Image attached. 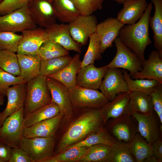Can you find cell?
Here are the masks:
<instances>
[{
  "mask_svg": "<svg viewBox=\"0 0 162 162\" xmlns=\"http://www.w3.org/2000/svg\"><path fill=\"white\" fill-rule=\"evenodd\" d=\"M122 70L123 78L126 82L129 90L131 92H139L149 94L154 88L160 84L154 80L131 79L126 70Z\"/></svg>",
  "mask_w": 162,
  "mask_h": 162,
  "instance_id": "32",
  "label": "cell"
},
{
  "mask_svg": "<svg viewBox=\"0 0 162 162\" xmlns=\"http://www.w3.org/2000/svg\"><path fill=\"white\" fill-rule=\"evenodd\" d=\"M4 0H0V3L2 2Z\"/></svg>",
  "mask_w": 162,
  "mask_h": 162,
  "instance_id": "50",
  "label": "cell"
},
{
  "mask_svg": "<svg viewBox=\"0 0 162 162\" xmlns=\"http://www.w3.org/2000/svg\"><path fill=\"white\" fill-rule=\"evenodd\" d=\"M60 112L58 105L52 102L36 110L24 118V127H29L43 121L53 118Z\"/></svg>",
  "mask_w": 162,
  "mask_h": 162,
  "instance_id": "28",
  "label": "cell"
},
{
  "mask_svg": "<svg viewBox=\"0 0 162 162\" xmlns=\"http://www.w3.org/2000/svg\"><path fill=\"white\" fill-rule=\"evenodd\" d=\"M117 52L112 60L106 66L108 68H118L127 70L130 76L141 70L142 62L121 41L118 37L114 40Z\"/></svg>",
  "mask_w": 162,
  "mask_h": 162,
  "instance_id": "8",
  "label": "cell"
},
{
  "mask_svg": "<svg viewBox=\"0 0 162 162\" xmlns=\"http://www.w3.org/2000/svg\"><path fill=\"white\" fill-rule=\"evenodd\" d=\"M28 5L37 25L46 28L56 23L57 18L50 0H31Z\"/></svg>",
  "mask_w": 162,
  "mask_h": 162,
  "instance_id": "13",
  "label": "cell"
},
{
  "mask_svg": "<svg viewBox=\"0 0 162 162\" xmlns=\"http://www.w3.org/2000/svg\"><path fill=\"white\" fill-rule=\"evenodd\" d=\"M116 141L103 127L84 140L67 147L63 151L72 147L79 146L89 147L100 143L106 144L111 146Z\"/></svg>",
  "mask_w": 162,
  "mask_h": 162,
  "instance_id": "33",
  "label": "cell"
},
{
  "mask_svg": "<svg viewBox=\"0 0 162 162\" xmlns=\"http://www.w3.org/2000/svg\"><path fill=\"white\" fill-rule=\"evenodd\" d=\"M52 3L57 18L63 23H69L81 14L70 0H52Z\"/></svg>",
  "mask_w": 162,
  "mask_h": 162,
  "instance_id": "27",
  "label": "cell"
},
{
  "mask_svg": "<svg viewBox=\"0 0 162 162\" xmlns=\"http://www.w3.org/2000/svg\"><path fill=\"white\" fill-rule=\"evenodd\" d=\"M108 68L106 65L96 67L94 64L81 67L76 75V86L98 90Z\"/></svg>",
  "mask_w": 162,
  "mask_h": 162,
  "instance_id": "19",
  "label": "cell"
},
{
  "mask_svg": "<svg viewBox=\"0 0 162 162\" xmlns=\"http://www.w3.org/2000/svg\"><path fill=\"white\" fill-rule=\"evenodd\" d=\"M142 66L141 71L129 76L131 79L154 80L162 84V56L157 50L151 52Z\"/></svg>",
  "mask_w": 162,
  "mask_h": 162,
  "instance_id": "20",
  "label": "cell"
},
{
  "mask_svg": "<svg viewBox=\"0 0 162 162\" xmlns=\"http://www.w3.org/2000/svg\"><path fill=\"white\" fill-rule=\"evenodd\" d=\"M22 37V35L15 33L0 31V50H6L17 52Z\"/></svg>",
  "mask_w": 162,
  "mask_h": 162,
  "instance_id": "40",
  "label": "cell"
},
{
  "mask_svg": "<svg viewBox=\"0 0 162 162\" xmlns=\"http://www.w3.org/2000/svg\"><path fill=\"white\" fill-rule=\"evenodd\" d=\"M89 147H72L46 160L44 162H78L87 152Z\"/></svg>",
  "mask_w": 162,
  "mask_h": 162,
  "instance_id": "37",
  "label": "cell"
},
{
  "mask_svg": "<svg viewBox=\"0 0 162 162\" xmlns=\"http://www.w3.org/2000/svg\"><path fill=\"white\" fill-rule=\"evenodd\" d=\"M21 35L17 54L37 55L41 45L48 39L46 29L40 27L25 30Z\"/></svg>",
  "mask_w": 162,
  "mask_h": 162,
  "instance_id": "12",
  "label": "cell"
},
{
  "mask_svg": "<svg viewBox=\"0 0 162 162\" xmlns=\"http://www.w3.org/2000/svg\"><path fill=\"white\" fill-rule=\"evenodd\" d=\"M0 162H2V161L0 160Z\"/></svg>",
  "mask_w": 162,
  "mask_h": 162,
  "instance_id": "51",
  "label": "cell"
},
{
  "mask_svg": "<svg viewBox=\"0 0 162 162\" xmlns=\"http://www.w3.org/2000/svg\"><path fill=\"white\" fill-rule=\"evenodd\" d=\"M149 94L152 99L154 110L162 125V84L156 87Z\"/></svg>",
  "mask_w": 162,
  "mask_h": 162,
  "instance_id": "43",
  "label": "cell"
},
{
  "mask_svg": "<svg viewBox=\"0 0 162 162\" xmlns=\"http://www.w3.org/2000/svg\"><path fill=\"white\" fill-rule=\"evenodd\" d=\"M4 96L0 92V106L3 105L5 101Z\"/></svg>",
  "mask_w": 162,
  "mask_h": 162,
  "instance_id": "48",
  "label": "cell"
},
{
  "mask_svg": "<svg viewBox=\"0 0 162 162\" xmlns=\"http://www.w3.org/2000/svg\"><path fill=\"white\" fill-rule=\"evenodd\" d=\"M8 162H32L26 152L21 147L12 148Z\"/></svg>",
  "mask_w": 162,
  "mask_h": 162,
  "instance_id": "45",
  "label": "cell"
},
{
  "mask_svg": "<svg viewBox=\"0 0 162 162\" xmlns=\"http://www.w3.org/2000/svg\"><path fill=\"white\" fill-rule=\"evenodd\" d=\"M117 14V19L124 25L134 24L142 16L148 7L146 0H127Z\"/></svg>",
  "mask_w": 162,
  "mask_h": 162,
  "instance_id": "23",
  "label": "cell"
},
{
  "mask_svg": "<svg viewBox=\"0 0 162 162\" xmlns=\"http://www.w3.org/2000/svg\"><path fill=\"white\" fill-rule=\"evenodd\" d=\"M12 148L0 141V160L2 162H8L11 155Z\"/></svg>",
  "mask_w": 162,
  "mask_h": 162,
  "instance_id": "46",
  "label": "cell"
},
{
  "mask_svg": "<svg viewBox=\"0 0 162 162\" xmlns=\"http://www.w3.org/2000/svg\"><path fill=\"white\" fill-rule=\"evenodd\" d=\"M124 25L116 18L110 17L97 25L95 33L100 42L102 54L113 46V43L118 36L119 31Z\"/></svg>",
  "mask_w": 162,
  "mask_h": 162,
  "instance_id": "16",
  "label": "cell"
},
{
  "mask_svg": "<svg viewBox=\"0 0 162 162\" xmlns=\"http://www.w3.org/2000/svg\"><path fill=\"white\" fill-rule=\"evenodd\" d=\"M111 150L110 146L100 143L89 147L86 154L78 162H106Z\"/></svg>",
  "mask_w": 162,
  "mask_h": 162,
  "instance_id": "31",
  "label": "cell"
},
{
  "mask_svg": "<svg viewBox=\"0 0 162 162\" xmlns=\"http://www.w3.org/2000/svg\"><path fill=\"white\" fill-rule=\"evenodd\" d=\"M55 144L54 137L23 136L20 147L26 152L32 162H44L52 156Z\"/></svg>",
  "mask_w": 162,
  "mask_h": 162,
  "instance_id": "7",
  "label": "cell"
},
{
  "mask_svg": "<svg viewBox=\"0 0 162 162\" xmlns=\"http://www.w3.org/2000/svg\"><path fill=\"white\" fill-rule=\"evenodd\" d=\"M153 8L152 2L148 4L142 16L136 23L124 25L120 29L118 37L122 42L135 54L143 62L146 47L152 41L149 32V20Z\"/></svg>",
  "mask_w": 162,
  "mask_h": 162,
  "instance_id": "2",
  "label": "cell"
},
{
  "mask_svg": "<svg viewBox=\"0 0 162 162\" xmlns=\"http://www.w3.org/2000/svg\"><path fill=\"white\" fill-rule=\"evenodd\" d=\"M0 68L14 75L20 76L17 54L8 50H0Z\"/></svg>",
  "mask_w": 162,
  "mask_h": 162,
  "instance_id": "38",
  "label": "cell"
},
{
  "mask_svg": "<svg viewBox=\"0 0 162 162\" xmlns=\"http://www.w3.org/2000/svg\"><path fill=\"white\" fill-rule=\"evenodd\" d=\"M31 0H4L0 3V15L9 14L28 5Z\"/></svg>",
  "mask_w": 162,
  "mask_h": 162,
  "instance_id": "44",
  "label": "cell"
},
{
  "mask_svg": "<svg viewBox=\"0 0 162 162\" xmlns=\"http://www.w3.org/2000/svg\"><path fill=\"white\" fill-rule=\"evenodd\" d=\"M154 112L141 114L132 111L130 114L138 122L140 134L150 145L161 138L160 128Z\"/></svg>",
  "mask_w": 162,
  "mask_h": 162,
  "instance_id": "15",
  "label": "cell"
},
{
  "mask_svg": "<svg viewBox=\"0 0 162 162\" xmlns=\"http://www.w3.org/2000/svg\"><path fill=\"white\" fill-rule=\"evenodd\" d=\"M111 147L110 156L106 162H136L128 143L117 140Z\"/></svg>",
  "mask_w": 162,
  "mask_h": 162,
  "instance_id": "36",
  "label": "cell"
},
{
  "mask_svg": "<svg viewBox=\"0 0 162 162\" xmlns=\"http://www.w3.org/2000/svg\"><path fill=\"white\" fill-rule=\"evenodd\" d=\"M129 102L132 111L146 114L154 111L151 97L145 93L131 92Z\"/></svg>",
  "mask_w": 162,
  "mask_h": 162,
  "instance_id": "30",
  "label": "cell"
},
{
  "mask_svg": "<svg viewBox=\"0 0 162 162\" xmlns=\"http://www.w3.org/2000/svg\"><path fill=\"white\" fill-rule=\"evenodd\" d=\"M52 102L46 82V76H38L26 84L24 118L36 110Z\"/></svg>",
  "mask_w": 162,
  "mask_h": 162,
  "instance_id": "3",
  "label": "cell"
},
{
  "mask_svg": "<svg viewBox=\"0 0 162 162\" xmlns=\"http://www.w3.org/2000/svg\"><path fill=\"white\" fill-rule=\"evenodd\" d=\"M113 1H114L118 3L119 4H123V3L125 2V1H126L127 0H112Z\"/></svg>",
  "mask_w": 162,
  "mask_h": 162,
  "instance_id": "49",
  "label": "cell"
},
{
  "mask_svg": "<svg viewBox=\"0 0 162 162\" xmlns=\"http://www.w3.org/2000/svg\"><path fill=\"white\" fill-rule=\"evenodd\" d=\"M103 79L99 89L110 101L118 94L129 91L120 68H108Z\"/></svg>",
  "mask_w": 162,
  "mask_h": 162,
  "instance_id": "9",
  "label": "cell"
},
{
  "mask_svg": "<svg viewBox=\"0 0 162 162\" xmlns=\"http://www.w3.org/2000/svg\"><path fill=\"white\" fill-rule=\"evenodd\" d=\"M109 133L116 140L129 143L138 132L131 115L112 119Z\"/></svg>",
  "mask_w": 162,
  "mask_h": 162,
  "instance_id": "17",
  "label": "cell"
},
{
  "mask_svg": "<svg viewBox=\"0 0 162 162\" xmlns=\"http://www.w3.org/2000/svg\"><path fill=\"white\" fill-rule=\"evenodd\" d=\"M24 107L7 118L0 127V141L12 148L20 147L24 128Z\"/></svg>",
  "mask_w": 162,
  "mask_h": 162,
  "instance_id": "4",
  "label": "cell"
},
{
  "mask_svg": "<svg viewBox=\"0 0 162 162\" xmlns=\"http://www.w3.org/2000/svg\"><path fill=\"white\" fill-rule=\"evenodd\" d=\"M81 62L80 55L76 54L72 58L69 64L62 70L47 77L59 81L70 91L76 86V76L81 68Z\"/></svg>",
  "mask_w": 162,
  "mask_h": 162,
  "instance_id": "24",
  "label": "cell"
},
{
  "mask_svg": "<svg viewBox=\"0 0 162 162\" xmlns=\"http://www.w3.org/2000/svg\"><path fill=\"white\" fill-rule=\"evenodd\" d=\"M153 4L154 13L150 16L149 25L152 29L154 35V46L162 56V0H151Z\"/></svg>",
  "mask_w": 162,
  "mask_h": 162,
  "instance_id": "26",
  "label": "cell"
},
{
  "mask_svg": "<svg viewBox=\"0 0 162 162\" xmlns=\"http://www.w3.org/2000/svg\"><path fill=\"white\" fill-rule=\"evenodd\" d=\"M26 84L14 85L6 90L8 101L4 109L0 112V127L4 120L24 107L26 94Z\"/></svg>",
  "mask_w": 162,
  "mask_h": 162,
  "instance_id": "18",
  "label": "cell"
},
{
  "mask_svg": "<svg viewBox=\"0 0 162 162\" xmlns=\"http://www.w3.org/2000/svg\"><path fill=\"white\" fill-rule=\"evenodd\" d=\"M51 1H52V0H50Z\"/></svg>",
  "mask_w": 162,
  "mask_h": 162,
  "instance_id": "52",
  "label": "cell"
},
{
  "mask_svg": "<svg viewBox=\"0 0 162 162\" xmlns=\"http://www.w3.org/2000/svg\"><path fill=\"white\" fill-rule=\"evenodd\" d=\"M72 59L68 55L41 60L40 75L47 77L57 73L68 65Z\"/></svg>",
  "mask_w": 162,
  "mask_h": 162,
  "instance_id": "34",
  "label": "cell"
},
{
  "mask_svg": "<svg viewBox=\"0 0 162 162\" xmlns=\"http://www.w3.org/2000/svg\"><path fill=\"white\" fill-rule=\"evenodd\" d=\"M20 76L27 82L40 75L41 60L37 55L17 54Z\"/></svg>",
  "mask_w": 162,
  "mask_h": 162,
  "instance_id": "25",
  "label": "cell"
},
{
  "mask_svg": "<svg viewBox=\"0 0 162 162\" xmlns=\"http://www.w3.org/2000/svg\"><path fill=\"white\" fill-rule=\"evenodd\" d=\"M63 117V114L60 112L53 118L43 121L31 126L24 128L23 136L27 138L54 137Z\"/></svg>",
  "mask_w": 162,
  "mask_h": 162,
  "instance_id": "21",
  "label": "cell"
},
{
  "mask_svg": "<svg viewBox=\"0 0 162 162\" xmlns=\"http://www.w3.org/2000/svg\"><path fill=\"white\" fill-rule=\"evenodd\" d=\"M46 82L52 102L59 106L60 112L68 121L71 118L73 109L70 97V91L63 84L52 78L46 77Z\"/></svg>",
  "mask_w": 162,
  "mask_h": 162,
  "instance_id": "11",
  "label": "cell"
},
{
  "mask_svg": "<svg viewBox=\"0 0 162 162\" xmlns=\"http://www.w3.org/2000/svg\"><path fill=\"white\" fill-rule=\"evenodd\" d=\"M104 125L100 109H89L69 126L58 144L57 154L100 130Z\"/></svg>",
  "mask_w": 162,
  "mask_h": 162,
  "instance_id": "1",
  "label": "cell"
},
{
  "mask_svg": "<svg viewBox=\"0 0 162 162\" xmlns=\"http://www.w3.org/2000/svg\"><path fill=\"white\" fill-rule=\"evenodd\" d=\"M70 97L73 110L100 109L110 101L98 90L77 86L70 91Z\"/></svg>",
  "mask_w": 162,
  "mask_h": 162,
  "instance_id": "5",
  "label": "cell"
},
{
  "mask_svg": "<svg viewBox=\"0 0 162 162\" xmlns=\"http://www.w3.org/2000/svg\"><path fill=\"white\" fill-rule=\"evenodd\" d=\"M128 145L136 162H145L154 155L151 145L137 132Z\"/></svg>",
  "mask_w": 162,
  "mask_h": 162,
  "instance_id": "29",
  "label": "cell"
},
{
  "mask_svg": "<svg viewBox=\"0 0 162 162\" xmlns=\"http://www.w3.org/2000/svg\"><path fill=\"white\" fill-rule=\"evenodd\" d=\"M153 155L157 158L158 162L162 161V140L159 138L151 145Z\"/></svg>",
  "mask_w": 162,
  "mask_h": 162,
  "instance_id": "47",
  "label": "cell"
},
{
  "mask_svg": "<svg viewBox=\"0 0 162 162\" xmlns=\"http://www.w3.org/2000/svg\"><path fill=\"white\" fill-rule=\"evenodd\" d=\"M88 46L81 62V67L94 64L95 61L102 58L99 38L95 32L89 37Z\"/></svg>",
  "mask_w": 162,
  "mask_h": 162,
  "instance_id": "39",
  "label": "cell"
},
{
  "mask_svg": "<svg viewBox=\"0 0 162 162\" xmlns=\"http://www.w3.org/2000/svg\"><path fill=\"white\" fill-rule=\"evenodd\" d=\"M68 51L59 44L48 39L41 46L37 55L41 60L69 55Z\"/></svg>",
  "mask_w": 162,
  "mask_h": 162,
  "instance_id": "35",
  "label": "cell"
},
{
  "mask_svg": "<svg viewBox=\"0 0 162 162\" xmlns=\"http://www.w3.org/2000/svg\"><path fill=\"white\" fill-rule=\"evenodd\" d=\"M82 15L92 14L103 7L104 0H70Z\"/></svg>",
  "mask_w": 162,
  "mask_h": 162,
  "instance_id": "41",
  "label": "cell"
},
{
  "mask_svg": "<svg viewBox=\"0 0 162 162\" xmlns=\"http://www.w3.org/2000/svg\"><path fill=\"white\" fill-rule=\"evenodd\" d=\"M48 39L59 44L67 50H73L80 54L79 44L72 38L67 24L55 23L45 28Z\"/></svg>",
  "mask_w": 162,
  "mask_h": 162,
  "instance_id": "22",
  "label": "cell"
},
{
  "mask_svg": "<svg viewBox=\"0 0 162 162\" xmlns=\"http://www.w3.org/2000/svg\"><path fill=\"white\" fill-rule=\"evenodd\" d=\"M26 83L20 76H16L8 73L0 68V92L5 96L6 90L10 86Z\"/></svg>",
  "mask_w": 162,
  "mask_h": 162,
  "instance_id": "42",
  "label": "cell"
},
{
  "mask_svg": "<svg viewBox=\"0 0 162 162\" xmlns=\"http://www.w3.org/2000/svg\"><path fill=\"white\" fill-rule=\"evenodd\" d=\"M97 24L95 16L81 14L67 25L74 40L79 44L85 45L90 35L95 32Z\"/></svg>",
  "mask_w": 162,
  "mask_h": 162,
  "instance_id": "10",
  "label": "cell"
},
{
  "mask_svg": "<svg viewBox=\"0 0 162 162\" xmlns=\"http://www.w3.org/2000/svg\"><path fill=\"white\" fill-rule=\"evenodd\" d=\"M131 92L129 91L118 94L114 99L100 109L104 125L110 119L130 115L132 111L129 102Z\"/></svg>",
  "mask_w": 162,
  "mask_h": 162,
  "instance_id": "14",
  "label": "cell"
},
{
  "mask_svg": "<svg viewBox=\"0 0 162 162\" xmlns=\"http://www.w3.org/2000/svg\"><path fill=\"white\" fill-rule=\"evenodd\" d=\"M37 27L28 5L0 16V31L16 33Z\"/></svg>",
  "mask_w": 162,
  "mask_h": 162,
  "instance_id": "6",
  "label": "cell"
}]
</instances>
